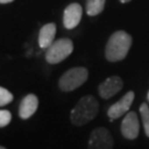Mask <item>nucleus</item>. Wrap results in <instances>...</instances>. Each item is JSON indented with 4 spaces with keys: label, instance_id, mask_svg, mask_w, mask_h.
<instances>
[{
    "label": "nucleus",
    "instance_id": "0eeeda50",
    "mask_svg": "<svg viewBox=\"0 0 149 149\" xmlns=\"http://www.w3.org/2000/svg\"><path fill=\"white\" fill-rule=\"evenodd\" d=\"M124 82L118 75H113L107 77L98 85V94L102 98L108 100L113 96H115L123 90Z\"/></svg>",
    "mask_w": 149,
    "mask_h": 149
},
{
    "label": "nucleus",
    "instance_id": "f257e3e1",
    "mask_svg": "<svg viewBox=\"0 0 149 149\" xmlns=\"http://www.w3.org/2000/svg\"><path fill=\"white\" fill-rule=\"evenodd\" d=\"M133 44L132 36L124 30L114 32L109 37L105 48V58L108 62L123 61L127 56Z\"/></svg>",
    "mask_w": 149,
    "mask_h": 149
},
{
    "label": "nucleus",
    "instance_id": "1a4fd4ad",
    "mask_svg": "<svg viewBox=\"0 0 149 149\" xmlns=\"http://www.w3.org/2000/svg\"><path fill=\"white\" fill-rule=\"evenodd\" d=\"M82 15H83V8L80 3H71L69 5L65 10H64L63 15V24L66 29H74L77 27V24L80 23L81 19H82Z\"/></svg>",
    "mask_w": 149,
    "mask_h": 149
},
{
    "label": "nucleus",
    "instance_id": "f8f14e48",
    "mask_svg": "<svg viewBox=\"0 0 149 149\" xmlns=\"http://www.w3.org/2000/svg\"><path fill=\"white\" fill-rule=\"evenodd\" d=\"M106 0H86V13L94 17L103 12Z\"/></svg>",
    "mask_w": 149,
    "mask_h": 149
},
{
    "label": "nucleus",
    "instance_id": "ddd939ff",
    "mask_svg": "<svg viewBox=\"0 0 149 149\" xmlns=\"http://www.w3.org/2000/svg\"><path fill=\"white\" fill-rule=\"evenodd\" d=\"M139 113L141 116V122L145 129V134L149 138V107L146 103H143L139 107Z\"/></svg>",
    "mask_w": 149,
    "mask_h": 149
},
{
    "label": "nucleus",
    "instance_id": "dca6fc26",
    "mask_svg": "<svg viewBox=\"0 0 149 149\" xmlns=\"http://www.w3.org/2000/svg\"><path fill=\"white\" fill-rule=\"evenodd\" d=\"M13 0H0V3H10Z\"/></svg>",
    "mask_w": 149,
    "mask_h": 149
},
{
    "label": "nucleus",
    "instance_id": "423d86ee",
    "mask_svg": "<svg viewBox=\"0 0 149 149\" xmlns=\"http://www.w3.org/2000/svg\"><path fill=\"white\" fill-rule=\"evenodd\" d=\"M134 98H135V93H134L133 91L127 92L119 101L114 103L112 106L108 108V111H107L108 118L111 120H115V119L120 118L123 115L127 114L128 111L130 109L132 104H133Z\"/></svg>",
    "mask_w": 149,
    "mask_h": 149
},
{
    "label": "nucleus",
    "instance_id": "9d476101",
    "mask_svg": "<svg viewBox=\"0 0 149 149\" xmlns=\"http://www.w3.org/2000/svg\"><path fill=\"white\" fill-rule=\"evenodd\" d=\"M38 106H39V100L37 95L34 94H28L20 103L19 106V116L22 119H28L30 118L37 112Z\"/></svg>",
    "mask_w": 149,
    "mask_h": 149
},
{
    "label": "nucleus",
    "instance_id": "f3484780",
    "mask_svg": "<svg viewBox=\"0 0 149 149\" xmlns=\"http://www.w3.org/2000/svg\"><path fill=\"white\" fill-rule=\"evenodd\" d=\"M122 3H127V2H129V1H132V0H119Z\"/></svg>",
    "mask_w": 149,
    "mask_h": 149
},
{
    "label": "nucleus",
    "instance_id": "6e6552de",
    "mask_svg": "<svg viewBox=\"0 0 149 149\" xmlns=\"http://www.w3.org/2000/svg\"><path fill=\"white\" fill-rule=\"evenodd\" d=\"M120 132L126 139L134 140L139 135V120L135 112H128L122 122Z\"/></svg>",
    "mask_w": 149,
    "mask_h": 149
},
{
    "label": "nucleus",
    "instance_id": "9b49d317",
    "mask_svg": "<svg viewBox=\"0 0 149 149\" xmlns=\"http://www.w3.org/2000/svg\"><path fill=\"white\" fill-rule=\"evenodd\" d=\"M56 33L55 23H47L44 24L39 32V45L41 49H48L54 42V38Z\"/></svg>",
    "mask_w": 149,
    "mask_h": 149
},
{
    "label": "nucleus",
    "instance_id": "20e7f679",
    "mask_svg": "<svg viewBox=\"0 0 149 149\" xmlns=\"http://www.w3.org/2000/svg\"><path fill=\"white\" fill-rule=\"evenodd\" d=\"M73 42L68 38H62L54 41L45 52V60L50 64H58L66 59L73 52Z\"/></svg>",
    "mask_w": 149,
    "mask_h": 149
},
{
    "label": "nucleus",
    "instance_id": "f03ea898",
    "mask_svg": "<svg viewBox=\"0 0 149 149\" xmlns=\"http://www.w3.org/2000/svg\"><path fill=\"white\" fill-rule=\"evenodd\" d=\"M100 104L93 95L83 96L76 103L70 114L71 123L75 126H83L97 116Z\"/></svg>",
    "mask_w": 149,
    "mask_h": 149
},
{
    "label": "nucleus",
    "instance_id": "a211bd4d",
    "mask_svg": "<svg viewBox=\"0 0 149 149\" xmlns=\"http://www.w3.org/2000/svg\"><path fill=\"white\" fill-rule=\"evenodd\" d=\"M0 149H7V148H5V147H2V146H0Z\"/></svg>",
    "mask_w": 149,
    "mask_h": 149
},
{
    "label": "nucleus",
    "instance_id": "6ab92c4d",
    "mask_svg": "<svg viewBox=\"0 0 149 149\" xmlns=\"http://www.w3.org/2000/svg\"><path fill=\"white\" fill-rule=\"evenodd\" d=\"M147 97H148V101H149V92H148V95H147Z\"/></svg>",
    "mask_w": 149,
    "mask_h": 149
},
{
    "label": "nucleus",
    "instance_id": "7ed1b4c3",
    "mask_svg": "<svg viewBox=\"0 0 149 149\" xmlns=\"http://www.w3.org/2000/svg\"><path fill=\"white\" fill-rule=\"evenodd\" d=\"M88 79L86 68L77 66L68 70L59 80V87L62 92H72L82 86Z\"/></svg>",
    "mask_w": 149,
    "mask_h": 149
},
{
    "label": "nucleus",
    "instance_id": "4468645a",
    "mask_svg": "<svg viewBox=\"0 0 149 149\" xmlns=\"http://www.w3.org/2000/svg\"><path fill=\"white\" fill-rule=\"evenodd\" d=\"M13 100V95L9 91L0 86V106H5L7 104L11 103Z\"/></svg>",
    "mask_w": 149,
    "mask_h": 149
},
{
    "label": "nucleus",
    "instance_id": "2eb2a0df",
    "mask_svg": "<svg viewBox=\"0 0 149 149\" xmlns=\"http://www.w3.org/2000/svg\"><path fill=\"white\" fill-rule=\"evenodd\" d=\"M11 113L7 109H0V128L6 127L11 122Z\"/></svg>",
    "mask_w": 149,
    "mask_h": 149
},
{
    "label": "nucleus",
    "instance_id": "39448f33",
    "mask_svg": "<svg viewBox=\"0 0 149 149\" xmlns=\"http://www.w3.org/2000/svg\"><path fill=\"white\" fill-rule=\"evenodd\" d=\"M88 149H113V140L111 132L105 127L95 128L88 138Z\"/></svg>",
    "mask_w": 149,
    "mask_h": 149
}]
</instances>
